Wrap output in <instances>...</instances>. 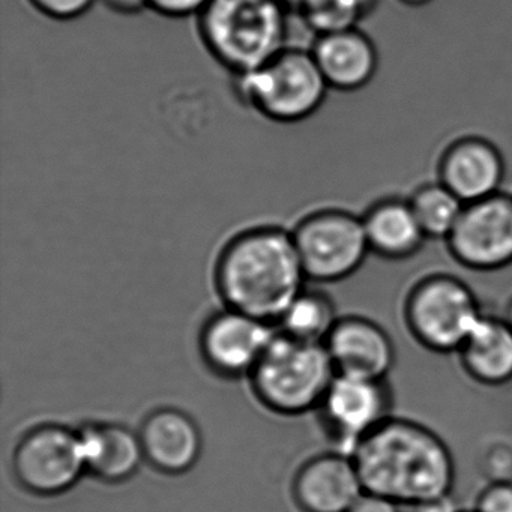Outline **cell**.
<instances>
[{
  "mask_svg": "<svg viewBox=\"0 0 512 512\" xmlns=\"http://www.w3.org/2000/svg\"><path fill=\"white\" fill-rule=\"evenodd\" d=\"M212 275L224 307L271 325L308 281L292 230L275 224L251 226L227 239Z\"/></svg>",
  "mask_w": 512,
  "mask_h": 512,
  "instance_id": "1",
  "label": "cell"
},
{
  "mask_svg": "<svg viewBox=\"0 0 512 512\" xmlns=\"http://www.w3.org/2000/svg\"><path fill=\"white\" fill-rule=\"evenodd\" d=\"M353 463L367 493L415 508L451 494L454 458L446 443L424 425L386 419L353 449Z\"/></svg>",
  "mask_w": 512,
  "mask_h": 512,
  "instance_id": "2",
  "label": "cell"
},
{
  "mask_svg": "<svg viewBox=\"0 0 512 512\" xmlns=\"http://www.w3.org/2000/svg\"><path fill=\"white\" fill-rule=\"evenodd\" d=\"M290 10L286 0H209L197 31L214 61L242 76L289 47Z\"/></svg>",
  "mask_w": 512,
  "mask_h": 512,
  "instance_id": "3",
  "label": "cell"
},
{
  "mask_svg": "<svg viewBox=\"0 0 512 512\" xmlns=\"http://www.w3.org/2000/svg\"><path fill=\"white\" fill-rule=\"evenodd\" d=\"M329 91L313 53L298 47H286L262 67L233 77L238 100L277 124L307 121L322 109Z\"/></svg>",
  "mask_w": 512,
  "mask_h": 512,
  "instance_id": "4",
  "label": "cell"
},
{
  "mask_svg": "<svg viewBox=\"0 0 512 512\" xmlns=\"http://www.w3.org/2000/svg\"><path fill=\"white\" fill-rule=\"evenodd\" d=\"M335 376L325 344L296 340L280 331L250 374L260 403L280 415L319 409Z\"/></svg>",
  "mask_w": 512,
  "mask_h": 512,
  "instance_id": "5",
  "label": "cell"
},
{
  "mask_svg": "<svg viewBox=\"0 0 512 512\" xmlns=\"http://www.w3.org/2000/svg\"><path fill=\"white\" fill-rule=\"evenodd\" d=\"M482 317L475 292L446 272L424 275L404 301V320L422 346L437 353L458 352Z\"/></svg>",
  "mask_w": 512,
  "mask_h": 512,
  "instance_id": "6",
  "label": "cell"
},
{
  "mask_svg": "<svg viewBox=\"0 0 512 512\" xmlns=\"http://www.w3.org/2000/svg\"><path fill=\"white\" fill-rule=\"evenodd\" d=\"M308 281L340 283L361 269L370 254L362 217L347 209L322 208L292 229Z\"/></svg>",
  "mask_w": 512,
  "mask_h": 512,
  "instance_id": "7",
  "label": "cell"
},
{
  "mask_svg": "<svg viewBox=\"0 0 512 512\" xmlns=\"http://www.w3.org/2000/svg\"><path fill=\"white\" fill-rule=\"evenodd\" d=\"M13 473L23 490L59 496L88 473L79 430L44 424L29 430L13 452Z\"/></svg>",
  "mask_w": 512,
  "mask_h": 512,
  "instance_id": "8",
  "label": "cell"
},
{
  "mask_svg": "<svg viewBox=\"0 0 512 512\" xmlns=\"http://www.w3.org/2000/svg\"><path fill=\"white\" fill-rule=\"evenodd\" d=\"M455 263L475 272H494L512 265V194L500 191L467 203L445 241Z\"/></svg>",
  "mask_w": 512,
  "mask_h": 512,
  "instance_id": "9",
  "label": "cell"
},
{
  "mask_svg": "<svg viewBox=\"0 0 512 512\" xmlns=\"http://www.w3.org/2000/svg\"><path fill=\"white\" fill-rule=\"evenodd\" d=\"M391 406L386 379L337 373L319 409L338 452L350 455L367 434L391 418Z\"/></svg>",
  "mask_w": 512,
  "mask_h": 512,
  "instance_id": "10",
  "label": "cell"
},
{
  "mask_svg": "<svg viewBox=\"0 0 512 512\" xmlns=\"http://www.w3.org/2000/svg\"><path fill=\"white\" fill-rule=\"evenodd\" d=\"M275 335L271 323L224 307L203 325L200 352L208 367L220 376H245L259 364Z\"/></svg>",
  "mask_w": 512,
  "mask_h": 512,
  "instance_id": "11",
  "label": "cell"
},
{
  "mask_svg": "<svg viewBox=\"0 0 512 512\" xmlns=\"http://www.w3.org/2000/svg\"><path fill=\"white\" fill-rule=\"evenodd\" d=\"M436 173L437 181L467 205L503 191L505 158L491 140L466 134L443 148Z\"/></svg>",
  "mask_w": 512,
  "mask_h": 512,
  "instance_id": "12",
  "label": "cell"
},
{
  "mask_svg": "<svg viewBox=\"0 0 512 512\" xmlns=\"http://www.w3.org/2000/svg\"><path fill=\"white\" fill-rule=\"evenodd\" d=\"M335 370L349 376L386 379L395 349L388 332L365 317H340L325 341Z\"/></svg>",
  "mask_w": 512,
  "mask_h": 512,
  "instance_id": "13",
  "label": "cell"
},
{
  "mask_svg": "<svg viewBox=\"0 0 512 512\" xmlns=\"http://www.w3.org/2000/svg\"><path fill=\"white\" fill-rule=\"evenodd\" d=\"M365 493L350 455L311 458L296 473L293 497L304 512H349Z\"/></svg>",
  "mask_w": 512,
  "mask_h": 512,
  "instance_id": "14",
  "label": "cell"
},
{
  "mask_svg": "<svg viewBox=\"0 0 512 512\" xmlns=\"http://www.w3.org/2000/svg\"><path fill=\"white\" fill-rule=\"evenodd\" d=\"M146 461L167 475H181L202 455L199 425L178 409H158L146 416L139 430Z\"/></svg>",
  "mask_w": 512,
  "mask_h": 512,
  "instance_id": "15",
  "label": "cell"
},
{
  "mask_svg": "<svg viewBox=\"0 0 512 512\" xmlns=\"http://www.w3.org/2000/svg\"><path fill=\"white\" fill-rule=\"evenodd\" d=\"M310 52L331 91H361L373 82L379 70L376 44L359 28L320 35Z\"/></svg>",
  "mask_w": 512,
  "mask_h": 512,
  "instance_id": "16",
  "label": "cell"
},
{
  "mask_svg": "<svg viewBox=\"0 0 512 512\" xmlns=\"http://www.w3.org/2000/svg\"><path fill=\"white\" fill-rule=\"evenodd\" d=\"M88 473L109 484L128 481L143 461L139 431L113 422H92L79 428Z\"/></svg>",
  "mask_w": 512,
  "mask_h": 512,
  "instance_id": "17",
  "label": "cell"
},
{
  "mask_svg": "<svg viewBox=\"0 0 512 512\" xmlns=\"http://www.w3.org/2000/svg\"><path fill=\"white\" fill-rule=\"evenodd\" d=\"M361 217L370 254L380 259H412L428 241L407 197L376 200Z\"/></svg>",
  "mask_w": 512,
  "mask_h": 512,
  "instance_id": "18",
  "label": "cell"
},
{
  "mask_svg": "<svg viewBox=\"0 0 512 512\" xmlns=\"http://www.w3.org/2000/svg\"><path fill=\"white\" fill-rule=\"evenodd\" d=\"M466 373L482 385L499 386L512 380V328L505 319L482 314L458 350Z\"/></svg>",
  "mask_w": 512,
  "mask_h": 512,
  "instance_id": "19",
  "label": "cell"
},
{
  "mask_svg": "<svg viewBox=\"0 0 512 512\" xmlns=\"http://www.w3.org/2000/svg\"><path fill=\"white\" fill-rule=\"evenodd\" d=\"M338 319L337 308L328 293L305 287L277 325L280 332L296 340L325 344Z\"/></svg>",
  "mask_w": 512,
  "mask_h": 512,
  "instance_id": "20",
  "label": "cell"
},
{
  "mask_svg": "<svg viewBox=\"0 0 512 512\" xmlns=\"http://www.w3.org/2000/svg\"><path fill=\"white\" fill-rule=\"evenodd\" d=\"M407 200L425 238L443 242L451 235L466 206L437 179L416 187Z\"/></svg>",
  "mask_w": 512,
  "mask_h": 512,
  "instance_id": "21",
  "label": "cell"
},
{
  "mask_svg": "<svg viewBox=\"0 0 512 512\" xmlns=\"http://www.w3.org/2000/svg\"><path fill=\"white\" fill-rule=\"evenodd\" d=\"M373 5L374 0H305L296 11L304 25L320 37L359 28Z\"/></svg>",
  "mask_w": 512,
  "mask_h": 512,
  "instance_id": "22",
  "label": "cell"
},
{
  "mask_svg": "<svg viewBox=\"0 0 512 512\" xmlns=\"http://www.w3.org/2000/svg\"><path fill=\"white\" fill-rule=\"evenodd\" d=\"M41 16L55 22H73L86 16L100 0H28Z\"/></svg>",
  "mask_w": 512,
  "mask_h": 512,
  "instance_id": "23",
  "label": "cell"
},
{
  "mask_svg": "<svg viewBox=\"0 0 512 512\" xmlns=\"http://www.w3.org/2000/svg\"><path fill=\"white\" fill-rule=\"evenodd\" d=\"M209 0H149V10L167 19L199 17Z\"/></svg>",
  "mask_w": 512,
  "mask_h": 512,
  "instance_id": "24",
  "label": "cell"
},
{
  "mask_svg": "<svg viewBox=\"0 0 512 512\" xmlns=\"http://www.w3.org/2000/svg\"><path fill=\"white\" fill-rule=\"evenodd\" d=\"M476 512H512V485L500 482L482 491Z\"/></svg>",
  "mask_w": 512,
  "mask_h": 512,
  "instance_id": "25",
  "label": "cell"
},
{
  "mask_svg": "<svg viewBox=\"0 0 512 512\" xmlns=\"http://www.w3.org/2000/svg\"><path fill=\"white\" fill-rule=\"evenodd\" d=\"M349 512H403V506L394 500L365 491Z\"/></svg>",
  "mask_w": 512,
  "mask_h": 512,
  "instance_id": "26",
  "label": "cell"
},
{
  "mask_svg": "<svg viewBox=\"0 0 512 512\" xmlns=\"http://www.w3.org/2000/svg\"><path fill=\"white\" fill-rule=\"evenodd\" d=\"M107 10L121 16H136L149 10V0H100Z\"/></svg>",
  "mask_w": 512,
  "mask_h": 512,
  "instance_id": "27",
  "label": "cell"
},
{
  "mask_svg": "<svg viewBox=\"0 0 512 512\" xmlns=\"http://www.w3.org/2000/svg\"><path fill=\"white\" fill-rule=\"evenodd\" d=\"M415 512H460L458 506L452 500L451 494L442 499L433 500V502L422 503V505L412 508Z\"/></svg>",
  "mask_w": 512,
  "mask_h": 512,
  "instance_id": "28",
  "label": "cell"
},
{
  "mask_svg": "<svg viewBox=\"0 0 512 512\" xmlns=\"http://www.w3.org/2000/svg\"><path fill=\"white\" fill-rule=\"evenodd\" d=\"M401 4L406 5V7L410 8H421L425 7V5L431 4L433 0H398Z\"/></svg>",
  "mask_w": 512,
  "mask_h": 512,
  "instance_id": "29",
  "label": "cell"
},
{
  "mask_svg": "<svg viewBox=\"0 0 512 512\" xmlns=\"http://www.w3.org/2000/svg\"><path fill=\"white\" fill-rule=\"evenodd\" d=\"M505 320L512 328V298L511 301H509L508 307H506Z\"/></svg>",
  "mask_w": 512,
  "mask_h": 512,
  "instance_id": "30",
  "label": "cell"
},
{
  "mask_svg": "<svg viewBox=\"0 0 512 512\" xmlns=\"http://www.w3.org/2000/svg\"><path fill=\"white\" fill-rule=\"evenodd\" d=\"M286 2L292 10H298V8L304 4L305 0H286Z\"/></svg>",
  "mask_w": 512,
  "mask_h": 512,
  "instance_id": "31",
  "label": "cell"
},
{
  "mask_svg": "<svg viewBox=\"0 0 512 512\" xmlns=\"http://www.w3.org/2000/svg\"><path fill=\"white\" fill-rule=\"evenodd\" d=\"M460 512H464V511H460ZM472 512H476V511H472Z\"/></svg>",
  "mask_w": 512,
  "mask_h": 512,
  "instance_id": "32",
  "label": "cell"
}]
</instances>
